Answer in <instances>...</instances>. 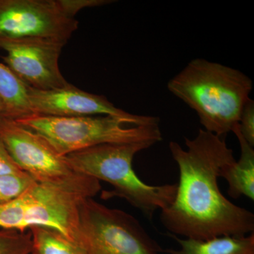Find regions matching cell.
Instances as JSON below:
<instances>
[{"label": "cell", "mask_w": 254, "mask_h": 254, "mask_svg": "<svg viewBox=\"0 0 254 254\" xmlns=\"http://www.w3.org/2000/svg\"><path fill=\"white\" fill-rule=\"evenodd\" d=\"M36 181L26 173L0 175V205L17 198Z\"/></svg>", "instance_id": "cell-15"}, {"label": "cell", "mask_w": 254, "mask_h": 254, "mask_svg": "<svg viewBox=\"0 0 254 254\" xmlns=\"http://www.w3.org/2000/svg\"><path fill=\"white\" fill-rule=\"evenodd\" d=\"M0 105L1 117L15 121L34 115L30 103L29 86L1 63H0Z\"/></svg>", "instance_id": "cell-12"}, {"label": "cell", "mask_w": 254, "mask_h": 254, "mask_svg": "<svg viewBox=\"0 0 254 254\" xmlns=\"http://www.w3.org/2000/svg\"><path fill=\"white\" fill-rule=\"evenodd\" d=\"M152 142L105 143L66 155L76 173L108 182L113 187L105 198L120 197L149 218L168 208L175 200L177 184L153 186L142 181L133 168L135 155L150 148Z\"/></svg>", "instance_id": "cell-4"}, {"label": "cell", "mask_w": 254, "mask_h": 254, "mask_svg": "<svg viewBox=\"0 0 254 254\" xmlns=\"http://www.w3.org/2000/svg\"><path fill=\"white\" fill-rule=\"evenodd\" d=\"M31 254H86L80 247L61 233L43 227L30 228Z\"/></svg>", "instance_id": "cell-14"}, {"label": "cell", "mask_w": 254, "mask_h": 254, "mask_svg": "<svg viewBox=\"0 0 254 254\" xmlns=\"http://www.w3.org/2000/svg\"><path fill=\"white\" fill-rule=\"evenodd\" d=\"M18 123L43 137L61 156L105 143L162 141L160 125L133 126L123 119L95 115L50 117L33 115Z\"/></svg>", "instance_id": "cell-5"}, {"label": "cell", "mask_w": 254, "mask_h": 254, "mask_svg": "<svg viewBox=\"0 0 254 254\" xmlns=\"http://www.w3.org/2000/svg\"><path fill=\"white\" fill-rule=\"evenodd\" d=\"M0 139L18 166L36 181H58L76 173L43 137L15 120L0 117Z\"/></svg>", "instance_id": "cell-9"}, {"label": "cell", "mask_w": 254, "mask_h": 254, "mask_svg": "<svg viewBox=\"0 0 254 254\" xmlns=\"http://www.w3.org/2000/svg\"><path fill=\"white\" fill-rule=\"evenodd\" d=\"M86 254H160L161 247L134 217L93 198L80 205L72 240Z\"/></svg>", "instance_id": "cell-6"}, {"label": "cell", "mask_w": 254, "mask_h": 254, "mask_svg": "<svg viewBox=\"0 0 254 254\" xmlns=\"http://www.w3.org/2000/svg\"><path fill=\"white\" fill-rule=\"evenodd\" d=\"M185 140L187 149L175 141L169 144L180 180L175 200L161 210L163 226L171 235L195 240L253 233L254 214L232 203L219 188L222 169L236 160L225 138L200 128Z\"/></svg>", "instance_id": "cell-1"}, {"label": "cell", "mask_w": 254, "mask_h": 254, "mask_svg": "<svg viewBox=\"0 0 254 254\" xmlns=\"http://www.w3.org/2000/svg\"><path fill=\"white\" fill-rule=\"evenodd\" d=\"M1 116V105H0V117Z\"/></svg>", "instance_id": "cell-20"}, {"label": "cell", "mask_w": 254, "mask_h": 254, "mask_svg": "<svg viewBox=\"0 0 254 254\" xmlns=\"http://www.w3.org/2000/svg\"><path fill=\"white\" fill-rule=\"evenodd\" d=\"M65 43L50 39L0 38L6 66L30 88L41 91L60 89L70 85L59 68Z\"/></svg>", "instance_id": "cell-8"}, {"label": "cell", "mask_w": 254, "mask_h": 254, "mask_svg": "<svg viewBox=\"0 0 254 254\" xmlns=\"http://www.w3.org/2000/svg\"><path fill=\"white\" fill-rule=\"evenodd\" d=\"M110 0H59L60 6L68 17L74 18L78 11L87 7L110 4Z\"/></svg>", "instance_id": "cell-18"}, {"label": "cell", "mask_w": 254, "mask_h": 254, "mask_svg": "<svg viewBox=\"0 0 254 254\" xmlns=\"http://www.w3.org/2000/svg\"><path fill=\"white\" fill-rule=\"evenodd\" d=\"M100 190V181L78 173L58 181H36L17 198L0 205V229L46 227L71 241L80 205Z\"/></svg>", "instance_id": "cell-3"}, {"label": "cell", "mask_w": 254, "mask_h": 254, "mask_svg": "<svg viewBox=\"0 0 254 254\" xmlns=\"http://www.w3.org/2000/svg\"><path fill=\"white\" fill-rule=\"evenodd\" d=\"M78 21L59 0H0V38L50 39L66 44Z\"/></svg>", "instance_id": "cell-7"}, {"label": "cell", "mask_w": 254, "mask_h": 254, "mask_svg": "<svg viewBox=\"0 0 254 254\" xmlns=\"http://www.w3.org/2000/svg\"><path fill=\"white\" fill-rule=\"evenodd\" d=\"M24 173L9 155L4 143L0 139V175Z\"/></svg>", "instance_id": "cell-19"}, {"label": "cell", "mask_w": 254, "mask_h": 254, "mask_svg": "<svg viewBox=\"0 0 254 254\" xmlns=\"http://www.w3.org/2000/svg\"><path fill=\"white\" fill-rule=\"evenodd\" d=\"M171 237L180 248L163 251L169 254H254V233L249 236H222L207 240Z\"/></svg>", "instance_id": "cell-13"}, {"label": "cell", "mask_w": 254, "mask_h": 254, "mask_svg": "<svg viewBox=\"0 0 254 254\" xmlns=\"http://www.w3.org/2000/svg\"><path fill=\"white\" fill-rule=\"evenodd\" d=\"M29 99L34 115L64 118L108 115L123 119L133 126L160 124L157 117L127 113L115 107L104 95L81 91L71 84L49 91L29 87Z\"/></svg>", "instance_id": "cell-10"}, {"label": "cell", "mask_w": 254, "mask_h": 254, "mask_svg": "<svg viewBox=\"0 0 254 254\" xmlns=\"http://www.w3.org/2000/svg\"><path fill=\"white\" fill-rule=\"evenodd\" d=\"M239 127L242 136L249 144L254 146V101L250 98L241 114Z\"/></svg>", "instance_id": "cell-17"}, {"label": "cell", "mask_w": 254, "mask_h": 254, "mask_svg": "<svg viewBox=\"0 0 254 254\" xmlns=\"http://www.w3.org/2000/svg\"><path fill=\"white\" fill-rule=\"evenodd\" d=\"M232 132L236 135L241 148L239 160L227 165L222 169L220 177L228 183V194L233 198L247 197L254 200V150L242 136L239 124Z\"/></svg>", "instance_id": "cell-11"}, {"label": "cell", "mask_w": 254, "mask_h": 254, "mask_svg": "<svg viewBox=\"0 0 254 254\" xmlns=\"http://www.w3.org/2000/svg\"><path fill=\"white\" fill-rule=\"evenodd\" d=\"M32 238L28 232L0 229V254H31Z\"/></svg>", "instance_id": "cell-16"}, {"label": "cell", "mask_w": 254, "mask_h": 254, "mask_svg": "<svg viewBox=\"0 0 254 254\" xmlns=\"http://www.w3.org/2000/svg\"><path fill=\"white\" fill-rule=\"evenodd\" d=\"M167 87L196 113L205 131L222 137L239 124L242 110L250 99L253 81L236 68L193 59Z\"/></svg>", "instance_id": "cell-2"}]
</instances>
